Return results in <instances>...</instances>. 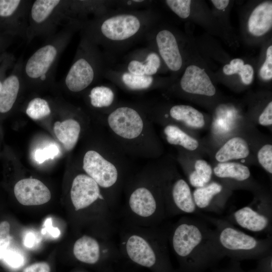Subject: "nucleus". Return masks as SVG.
<instances>
[{"label":"nucleus","mask_w":272,"mask_h":272,"mask_svg":"<svg viewBox=\"0 0 272 272\" xmlns=\"http://www.w3.org/2000/svg\"><path fill=\"white\" fill-rule=\"evenodd\" d=\"M102 123L127 156L149 159L159 155L153 122L142 104L118 103Z\"/></svg>","instance_id":"1"},{"label":"nucleus","mask_w":272,"mask_h":272,"mask_svg":"<svg viewBox=\"0 0 272 272\" xmlns=\"http://www.w3.org/2000/svg\"><path fill=\"white\" fill-rule=\"evenodd\" d=\"M149 10L118 8L93 17L79 25L81 35L106 50H117L145 36L151 28Z\"/></svg>","instance_id":"2"},{"label":"nucleus","mask_w":272,"mask_h":272,"mask_svg":"<svg viewBox=\"0 0 272 272\" xmlns=\"http://www.w3.org/2000/svg\"><path fill=\"white\" fill-rule=\"evenodd\" d=\"M128 156L107 130L83 155L82 170L98 184L108 201L116 197L125 181L130 169Z\"/></svg>","instance_id":"3"},{"label":"nucleus","mask_w":272,"mask_h":272,"mask_svg":"<svg viewBox=\"0 0 272 272\" xmlns=\"http://www.w3.org/2000/svg\"><path fill=\"white\" fill-rule=\"evenodd\" d=\"M76 30L71 26L63 27L32 54L23 63L24 84L41 86L52 81L59 58Z\"/></svg>","instance_id":"4"},{"label":"nucleus","mask_w":272,"mask_h":272,"mask_svg":"<svg viewBox=\"0 0 272 272\" xmlns=\"http://www.w3.org/2000/svg\"><path fill=\"white\" fill-rule=\"evenodd\" d=\"M106 62L100 48L81 35L72 63L64 78L65 88L73 93L87 91L103 76Z\"/></svg>","instance_id":"5"},{"label":"nucleus","mask_w":272,"mask_h":272,"mask_svg":"<svg viewBox=\"0 0 272 272\" xmlns=\"http://www.w3.org/2000/svg\"><path fill=\"white\" fill-rule=\"evenodd\" d=\"M72 23L67 0H36L32 1L29 13L26 40L30 42L37 37L46 39L55 34L60 26Z\"/></svg>","instance_id":"6"},{"label":"nucleus","mask_w":272,"mask_h":272,"mask_svg":"<svg viewBox=\"0 0 272 272\" xmlns=\"http://www.w3.org/2000/svg\"><path fill=\"white\" fill-rule=\"evenodd\" d=\"M149 164L131 178L126 184L128 206L138 217L149 218L157 207V174Z\"/></svg>","instance_id":"7"},{"label":"nucleus","mask_w":272,"mask_h":272,"mask_svg":"<svg viewBox=\"0 0 272 272\" xmlns=\"http://www.w3.org/2000/svg\"><path fill=\"white\" fill-rule=\"evenodd\" d=\"M32 1L0 0V33L26 40Z\"/></svg>","instance_id":"8"},{"label":"nucleus","mask_w":272,"mask_h":272,"mask_svg":"<svg viewBox=\"0 0 272 272\" xmlns=\"http://www.w3.org/2000/svg\"><path fill=\"white\" fill-rule=\"evenodd\" d=\"M83 172L74 177L70 189V197L75 210L87 208L97 202L108 201L98 184Z\"/></svg>","instance_id":"9"},{"label":"nucleus","mask_w":272,"mask_h":272,"mask_svg":"<svg viewBox=\"0 0 272 272\" xmlns=\"http://www.w3.org/2000/svg\"><path fill=\"white\" fill-rule=\"evenodd\" d=\"M23 63V59L20 57L15 62L11 72L3 81L0 91V116L9 113L18 99L24 84L22 73Z\"/></svg>","instance_id":"10"},{"label":"nucleus","mask_w":272,"mask_h":272,"mask_svg":"<svg viewBox=\"0 0 272 272\" xmlns=\"http://www.w3.org/2000/svg\"><path fill=\"white\" fill-rule=\"evenodd\" d=\"M14 193L19 203L27 206L43 205L51 198L48 188L35 178H24L17 182L14 187Z\"/></svg>","instance_id":"11"},{"label":"nucleus","mask_w":272,"mask_h":272,"mask_svg":"<svg viewBox=\"0 0 272 272\" xmlns=\"http://www.w3.org/2000/svg\"><path fill=\"white\" fill-rule=\"evenodd\" d=\"M153 39L158 54L167 66L172 71H179L182 65V58L174 34L168 29H162L155 33Z\"/></svg>","instance_id":"12"},{"label":"nucleus","mask_w":272,"mask_h":272,"mask_svg":"<svg viewBox=\"0 0 272 272\" xmlns=\"http://www.w3.org/2000/svg\"><path fill=\"white\" fill-rule=\"evenodd\" d=\"M180 87L186 93L214 96L216 89L203 69L195 65L188 66L180 80Z\"/></svg>","instance_id":"13"},{"label":"nucleus","mask_w":272,"mask_h":272,"mask_svg":"<svg viewBox=\"0 0 272 272\" xmlns=\"http://www.w3.org/2000/svg\"><path fill=\"white\" fill-rule=\"evenodd\" d=\"M103 77L109 79L122 89L130 92L148 91L154 87L155 84L153 76L134 75L125 70L106 68Z\"/></svg>","instance_id":"14"},{"label":"nucleus","mask_w":272,"mask_h":272,"mask_svg":"<svg viewBox=\"0 0 272 272\" xmlns=\"http://www.w3.org/2000/svg\"><path fill=\"white\" fill-rule=\"evenodd\" d=\"M86 98L90 107L100 113L101 122L118 103L115 90L108 85H97L89 88Z\"/></svg>","instance_id":"15"},{"label":"nucleus","mask_w":272,"mask_h":272,"mask_svg":"<svg viewBox=\"0 0 272 272\" xmlns=\"http://www.w3.org/2000/svg\"><path fill=\"white\" fill-rule=\"evenodd\" d=\"M125 249L129 258L140 265L150 267L156 262L153 247L146 238L140 235H130L125 243Z\"/></svg>","instance_id":"16"},{"label":"nucleus","mask_w":272,"mask_h":272,"mask_svg":"<svg viewBox=\"0 0 272 272\" xmlns=\"http://www.w3.org/2000/svg\"><path fill=\"white\" fill-rule=\"evenodd\" d=\"M153 122L169 119L183 123L191 127L200 128L205 123L202 114L193 107L187 105H175L163 115L149 116Z\"/></svg>","instance_id":"17"},{"label":"nucleus","mask_w":272,"mask_h":272,"mask_svg":"<svg viewBox=\"0 0 272 272\" xmlns=\"http://www.w3.org/2000/svg\"><path fill=\"white\" fill-rule=\"evenodd\" d=\"M201 240L202 235L197 227L193 225L182 224L174 231L173 247L178 255L184 257L189 255Z\"/></svg>","instance_id":"18"},{"label":"nucleus","mask_w":272,"mask_h":272,"mask_svg":"<svg viewBox=\"0 0 272 272\" xmlns=\"http://www.w3.org/2000/svg\"><path fill=\"white\" fill-rule=\"evenodd\" d=\"M80 119L70 117L62 121L55 122L54 132L67 151H72L76 146L83 131V123Z\"/></svg>","instance_id":"19"},{"label":"nucleus","mask_w":272,"mask_h":272,"mask_svg":"<svg viewBox=\"0 0 272 272\" xmlns=\"http://www.w3.org/2000/svg\"><path fill=\"white\" fill-rule=\"evenodd\" d=\"M272 26V2H264L256 7L251 13L248 22L249 32L255 36L267 33Z\"/></svg>","instance_id":"20"},{"label":"nucleus","mask_w":272,"mask_h":272,"mask_svg":"<svg viewBox=\"0 0 272 272\" xmlns=\"http://www.w3.org/2000/svg\"><path fill=\"white\" fill-rule=\"evenodd\" d=\"M73 253L80 261L87 264H94L100 259L101 247L96 239L90 236L84 235L75 242Z\"/></svg>","instance_id":"21"},{"label":"nucleus","mask_w":272,"mask_h":272,"mask_svg":"<svg viewBox=\"0 0 272 272\" xmlns=\"http://www.w3.org/2000/svg\"><path fill=\"white\" fill-rule=\"evenodd\" d=\"M220 241L224 247L231 250H250L257 245L253 237L231 228H226L221 232Z\"/></svg>","instance_id":"22"},{"label":"nucleus","mask_w":272,"mask_h":272,"mask_svg":"<svg viewBox=\"0 0 272 272\" xmlns=\"http://www.w3.org/2000/svg\"><path fill=\"white\" fill-rule=\"evenodd\" d=\"M249 154V149L246 141L240 137H234L228 140L217 151L215 158L220 162L243 159Z\"/></svg>","instance_id":"23"},{"label":"nucleus","mask_w":272,"mask_h":272,"mask_svg":"<svg viewBox=\"0 0 272 272\" xmlns=\"http://www.w3.org/2000/svg\"><path fill=\"white\" fill-rule=\"evenodd\" d=\"M174 203L180 210L191 213L195 210V203L188 184L182 179H176L171 187Z\"/></svg>","instance_id":"24"},{"label":"nucleus","mask_w":272,"mask_h":272,"mask_svg":"<svg viewBox=\"0 0 272 272\" xmlns=\"http://www.w3.org/2000/svg\"><path fill=\"white\" fill-rule=\"evenodd\" d=\"M234 217L241 227L254 232L262 230L266 227L268 223L265 217L259 214L248 207L237 211L234 213Z\"/></svg>","instance_id":"25"},{"label":"nucleus","mask_w":272,"mask_h":272,"mask_svg":"<svg viewBox=\"0 0 272 272\" xmlns=\"http://www.w3.org/2000/svg\"><path fill=\"white\" fill-rule=\"evenodd\" d=\"M163 131L166 140L169 144L179 146L190 151L195 150L198 146V143L195 139L174 124H167Z\"/></svg>","instance_id":"26"},{"label":"nucleus","mask_w":272,"mask_h":272,"mask_svg":"<svg viewBox=\"0 0 272 272\" xmlns=\"http://www.w3.org/2000/svg\"><path fill=\"white\" fill-rule=\"evenodd\" d=\"M215 174L220 178H232L238 181L248 179L250 172L248 168L235 162H220L214 168Z\"/></svg>","instance_id":"27"},{"label":"nucleus","mask_w":272,"mask_h":272,"mask_svg":"<svg viewBox=\"0 0 272 272\" xmlns=\"http://www.w3.org/2000/svg\"><path fill=\"white\" fill-rule=\"evenodd\" d=\"M131 55L143 63L145 75L153 76L157 73L161 65V58L158 53L150 50L149 47L134 52Z\"/></svg>","instance_id":"28"},{"label":"nucleus","mask_w":272,"mask_h":272,"mask_svg":"<svg viewBox=\"0 0 272 272\" xmlns=\"http://www.w3.org/2000/svg\"><path fill=\"white\" fill-rule=\"evenodd\" d=\"M224 73L228 76L238 74L242 82L245 85L251 83L254 75L252 66L249 64H244L243 60L240 58L232 59L230 64L224 65L223 69Z\"/></svg>","instance_id":"29"},{"label":"nucleus","mask_w":272,"mask_h":272,"mask_svg":"<svg viewBox=\"0 0 272 272\" xmlns=\"http://www.w3.org/2000/svg\"><path fill=\"white\" fill-rule=\"evenodd\" d=\"M25 112L31 119L39 120L49 116L51 113V108L46 99L37 97L28 102Z\"/></svg>","instance_id":"30"},{"label":"nucleus","mask_w":272,"mask_h":272,"mask_svg":"<svg viewBox=\"0 0 272 272\" xmlns=\"http://www.w3.org/2000/svg\"><path fill=\"white\" fill-rule=\"evenodd\" d=\"M222 186L216 182L196 188L193 192L194 203L199 208H205L209 206L214 196L220 193Z\"/></svg>","instance_id":"31"},{"label":"nucleus","mask_w":272,"mask_h":272,"mask_svg":"<svg viewBox=\"0 0 272 272\" xmlns=\"http://www.w3.org/2000/svg\"><path fill=\"white\" fill-rule=\"evenodd\" d=\"M165 3L178 17L182 19L188 17L190 13V0H167Z\"/></svg>","instance_id":"32"},{"label":"nucleus","mask_w":272,"mask_h":272,"mask_svg":"<svg viewBox=\"0 0 272 272\" xmlns=\"http://www.w3.org/2000/svg\"><path fill=\"white\" fill-rule=\"evenodd\" d=\"M260 164L268 172L272 173V146L266 144L262 147L257 153Z\"/></svg>","instance_id":"33"},{"label":"nucleus","mask_w":272,"mask_h":272,"mask_svg":"<svg viewBox=\"0 0 272 272\" xmlns=\"http://www.w3.org/2000/svg\"><path fill=\"white\" fill-rule=\"evenodd\" d=\"M58 147L54 144L50 145L42 149H37L34 153L35 160L39 164L49 159H53L59 154Z\"/></svg>","instance_id":"34"},{"label":"nucleus","mask_w":272,"mask_h":272,"mask_svg":"<svg viewBox=\"0 0 272 272\" xmlns=\"http://www.w3.org/2000/svg\"><path fill=\"white\" fill-rule=\"evenodd\" d=\"M194 172L196 176L206 184L210 180L212 169L211 166L205 160H198L194 165Z\"/></svg>","instance_id":"35"},{"label":"nucleus","mask_w":272,"mask_h":272,"mask_svg":"<svg viewBox=\"0 0 272 272\" xmlns=\"http://www.w3.org/2000/svg\"><path fill=\"white\" fill-rule=\"evenodd\" d=\"M10 224L6 221L0 223V259H2L10 242Z\"/></svg>","instance_id":"36"},{"label":"nucleus","mask_w":272,"mask_h":272,"mask_svg":"<svg viewBox=\"0 0 272 272\" xmlns=\"http://www.w3.org/2000/svg\"><path fill=\"white\" fill-rule=\"evenodd\" d=\"M266 56L264 62L261 66L259 74L264 80H269L272 78V46L270 45L266 50Z\"/></svg>","instance_id":"37"},{"label":"nucleus","mask_w":272,"mask_h":272,"mask_svg":"<svg viewBox=\"0 0 272 272\" xmlns=\"http://www.w3.org/2000/svg\"><path fill=\"white\" fill-rule=\"evenodd\" d=\"M16 62L13 54L7 53L4 59L0 64V91L3 81L6 77L8 71L12 69Z\"/></svg>","instance_id":"38"},{"label":"nucleus","mask_w":272,"mask_h":272,"mask_svg":"<svg viewBox=\"0 0 272 272\" xmlns=\"http://www.w3.org/2000/svg\"><path fill=\"white\" fill-rule=\"evenodd\" d=\"M2 259L7 264L13 268L20 267L24 262V258L22 255L13 251L7 250Z\"/></svg>","instance_id":"39"},{"label":"nucleus","mask_w":272,"mask_h":272,"mask_svg":"<svg viewBox=\"0 0 272 272\" xmlns=\"http://www.w3.org/2000/svg\"><path fill=\"white\" fill-rule=\"evenodd\" d=\"M259 123L264 126L272 124V102L268 103L259 117Z\"/></svg>","instance_id":"40"},{"label":"nucleus","mask_w":272,"mask_h":272,"mask_svg":"<svg viewBox=\"0 0 272 272\" xmlns=\"http://www.w3.org/2000/svg\"><path fill=\"white\" fill-rule=\"evenodd\" d=\"M22 272H50V267L46 262H38L28 265Z\"/></svg>","instance_id":"41"},{"label":"nucleus","mask_w":272,"mask_h":272,"mask_svg":"<svg viewBox=\"0 0 272 272\" xmlns=\"http://www.w3.org/2000/svg\"><path fill=\"white\" fill-rule=\"evenodd\" d=\"M47 233L53 238H57L59 236L60 232L58 228L53 227L52 224V220L50 218H47L44 223V228L42 230V233Z\"/></svg>","instance_id":"42"},{"label":"nucleus","mask_w":272,"mask_h":272,"mask_svg":"<svg viewBox=\"0 0 272 272\" xmlns=\"http://www.w3.org/2000/svg\"><path fill=\"white\" fill-rule=\"evenodd\" d=\"M14 37L0 33V55L6 52V49L11 45Z\"/></svg>","instance_id":"43"},{"label":"nucleus","mask_w":272,"mask_h":272,"mask_svg":"<svg viewBox=\"0 0 272 272\" xmlns=\"http://www.w3.org/2000/svg\"><path fill=\"white\" fill-rule=\"evenodd\" d=\"M211 2L217 9L221 10L225 9L229 3V0H212Z\"/></svg>","instance_id":"44"},{"label":"nucleus","mask_w":272,"mask_h":272,"mask_svg":"<svg viewBox=\"0 0 272 272\" xmlns=\"http://www.w3.org/2000/svg\"><path fill=\"white\" fill-rule=\"evenodd\" d=\"M35 236L32 233L27 234L24 240V243L27 247H31L33 246L35 242Z\"/></svg>","instance_id":"45"},{"label":"nucleus","mask_w":272,"mask_h":272,"mask_svg":"<svg viewBox=\"0 0 272 272\" xmlns=\"http://www.w3.org/2000/svg\"><path fill=\"white\" fill-rule=\"evenodd\" d=\"M7 53L8 52H6L0 55V64L1 63V62H2L3 59H4V58L6 56Z\"/></svg>","instance_id":"46"}]
</instances>
